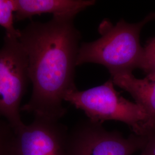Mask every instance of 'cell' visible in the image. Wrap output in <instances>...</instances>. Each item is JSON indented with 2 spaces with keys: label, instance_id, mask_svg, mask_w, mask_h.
<instances>
[{
  "label": "cell",
  "instance_id": "1",
  "mask_svg": "<svg viewBox=\"0 0 155 155\" xmlns=\"http://www.w3.org/2000/svg\"><path fill=\"white\" fill-rule=\"evenodd\" d=\"M20 32L19 40L28 56L33 87L30 100L21 110L59 121L66 113L63 105L66 95L77 89L75 72L81 36L74 17L32 21Z\"/></svg>",
  "mask_w": 155,
  "mask_h": 155
},
{
  "label": "cell",
  "instance_id": "12",
  "mask_svg": "<svg viewBox=\"0 0 155 155\" xmlns=\"http://www.w3.org/2000/svg\"><path fill=\"white\" fill-rule=\"evenodd\" d=\"M147 136V143L139 155H155V133Z\"/></svg>",
  "mask_w": 155,
  "mask_h": 155
},
{
  "label": "cell",
  "instance_id": "4",
  "mask_svg": "<svg viewBox=\"0 0 155 155\" xmlns=\"http://www.w3.org/2000/svg\"><path fill=\"white\" fill-rule=\"evenodd\" d=\"M29 81L28 59L19 39L6 36L0 49V116L14 132L24 124L21 102Z\"/></svg>",
  "mask_w": 155,
  "mask_h": 155
},
{
  "label": "cell",
  "instance_id": "8",
  "mask_svg": "<svg viewBox=\"0 0 155 155\" xmlns=\"http://www.w3.org/2000/svg\"><path fill=\"white\" fill-rule=\"evenodd\" d=\"M95 3L94 0H16L15 20L21 21L45 13L75 18L79 13Z\"/></svg>",
  "mask_w": 155,
  "mask_h": 155
},
{
  "label": "cell",
  "instance_id": "10",
  "mask_svg": "<svg viewBox=\"0 0 155 155\" xmlns=\"http://www.w3.org/2000/svg\"><path fill=\"white\" fill-rule=\"evenodd\" d=\"M141 69L146 74V78L155 80V36L148 40L144 47V57Z\"/></svg>",
  "mask_w": 155,
  "mask_h": 155
},
{
  "label": "cell",
  "instance_id": "11",
  "mask_svg": "<svg viewBox=\"0 0 155 155\" xmlns=\"http://www.w3.org/2000/svg\"><path fill=\"white\" fill-rule=\"evenodd\" d=\"M14 134L9 123L0 116V155H8Z\"/></svg>",
  "mask_w": 155,
  "mask_h": 155
},
{
  "label": "cell",
  "instance_id": "6",
  "mask_svg": "<svg viewBox=\"0 0 155 155\" xmlns=\"http://www.w3.org/2000/svg\"><path fill=\"white\" fill-rule=\"evenodd\" d=\"M68 133L59 121L35 117L15 132L8 155H68Z\"/></svg>",
  "mask_w": 155,
  "mask_h": 155
},
{
  "label": "cell",
  "instance_id": "3",
  "mask_svg": "<svg viewBox=\"0 0 155 155\" xmlns=\"http://www.w3.org/2000/svg\"><path fill=\"white\" fill-rule=\"evenodd\" d=\"M112 79L86 90L76 89L68 93L64 101L83 111L91 121L102 124L106 121L125 123L133 133L141 136L147 115L136 104L121 96L114 89Z\"/></svg>",
  "mask_w": 155,
  "mask_h": 155
},
{
  "label": "cell",
  "instance_id": "2",
  "mask_svg": "<svg viewBox=\"0 0 155 155\" xmlns=\"http://www.w3.org/2000/svg\"><path fill=\"white\" fill-rule=\"evenodd\" d=\"M155 19V13H151L136 23L121 19L114 25L108 19L103 20L98 28L100 38L80 45L77 66L90 63L101 64L111 77L141 69L144 47L140 43V32L146 24Z\"/></svg>",
  "mask_w": 155,
  "mask_h": 155
},
{
  "label": "cell",
  "instance_id": "5",
  "mask_svg": "<svg viewBox=\"0 0 155 155\" xmlns=\"http://www.w3.org/2000/svg\"><path fill=\"white\" fill-rule=\"evenodd\" d=\"M147 137L133 133L125 137L87 119L69 131L68 155H133L143 149Z\"/></svg>",
  "mask_w": 155,
  "mask_h": 155
},
{
  "label": "cell",
  "instance_id": "9",
  "mask_svg": "<svg viewBox=\"0 0 155 155\" xmlns=\"http://www.w3.org/2000/svg\"><path fill=\"white\" fill-rule=\"evenodd\" d=\"M16 0H0V26L5 29L6 36L19 39L20 30L14 26Z\"/></svg>",
  "mask_w": 155,
  "mask_h": 155
},
{
  "label": "cell",
  "instance_id": "7",
  "mask_svg": "<svg viewBox=\"0 0 155 155\" xmlns=\"http://www.w3.org/2000/svg\"><path fill=\"white\" fill-rule=\"evenodd\" d=\"M114 84L130 94L135 102L144 109L147 118L141 136L155 133V80L136 78L132 73L117 74L111 77Z\"/></svg>",
  "mask_w": 155,
  "mask_h": 155
}]
</instances>
